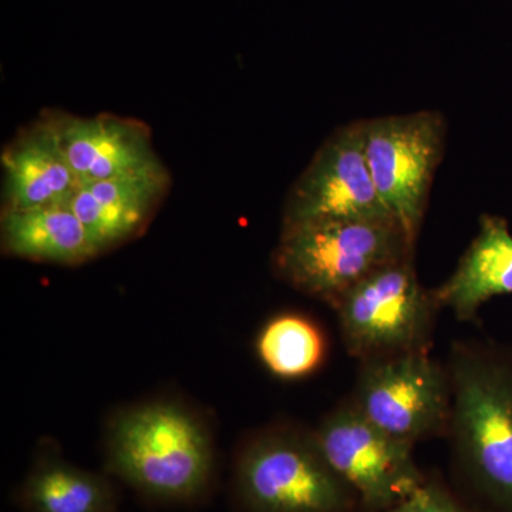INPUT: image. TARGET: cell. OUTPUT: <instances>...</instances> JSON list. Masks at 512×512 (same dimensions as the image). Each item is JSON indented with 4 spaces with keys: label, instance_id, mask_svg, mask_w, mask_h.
I'll return each mask as SVG.
<instances>
[{
    "label": "cell",
    "instance_id": "6da1fadb",
    "mask_svg": "<svg viewBox=\"0 0 512 512\" xmlns=\"http://www.w3.org/2000/svg\"><path fill=\"white\" fill-rule=\"evenodd\" d=\"M446 365L453 485L485 512H512V345L454 340Z\"/></svg>",
    "mask_w": 512,
    "mask_h": 512
},
{
    "label": "cell",
    "instance_id": "7a4b0ae2",
    "mask_svg": "<svg viewBox=\"0 0 512 512\" xmlns=\"http://www.w3.org/2000/svg\"><path fill=\"white\" fill-rule=\"evenodd\" d=\"M104 470L151 503L191 505L210 494L214 436L197 410L175 399L127 404L103 434Z\"/></svg>",
    "mask_w": 512,
    "mask_h": 512
},
{
    "label": "cell",
    "instance_id": "3957f363",
    "mask_svg": "<svg viewBox=\"0 0 512 512\" xmlns=\"http://www.w3.org/2000/svg\"><path fill=\"white\" fill-rule=\"evenodd\" d=\"M231 495L237 512H362L315 430L291 420L265 424L239 443Z\"/></svg>",
    "mask_w": 512,
    "mask_h": 512
},
{
    "label": "cell",
    "instance_id": "277c9868",
    "mask_svg": "<svg viewBox=\"0 0 512 512\" xmlns=\"http://www.w3.org/2000/svg\"><path fill=\"white\" fill-rule=\"evenodd\" d=\"M397 221H318L282 227L272 271L295 291L335 308L384 266L416 255Z\"/></svg>",
    "mask_w": 512,
    "mask_h": 512
},
{
    "label": "cell",
    "instance_id": "5b68a950",
    "mask_svg": "<svg viewBox=\"0 0 512 512\" xmlns=\"http://www.w3.org/2000/svg\"><path fill=\"white\" fill-rule=\"evenodd\" d=\"M333 311L346 353L360 363L431 353L443 309L434 289L421 284L410 255L360 282Z\"/></svg>",
    "mask_w": 512,
    "mask_h": 512
},
{
    "label": "cell",
    "instance_id": "8992f818",
    "mask_svg": "<svg viewBox=\"0 0 512 512\" xmlns=\"http://www.w3.org/2000/svg\"><path fill=\"white\" fill-rule=\"evenodd\" d=\"M440 111L390 114L363 120L367 164L380 198L413 241H419L434 175L446 148Z\"/></svg>",
    "mask_w": 512,
    "mask_h": 512
},
{
    "label": "cell",
    "instance_id": "52a82bcc",
    "mask_svg": "<svg viewBox=\"0 0 512 512\" xmlns=\"http://www.w3.org/2000/svg\"><path fill=\"white\" fill-rule=\"evenodd\" d=\"M357 410L377 429L416 447L446 440L451 382L446 362L413 353L360 362L349 393Z\"/></svg>",
    "mask_w": 512,
    "mask_h": 512
},
{
    "label": "cell",
    "instance_id": "ba28073f",
    "mask_svg": "<svg viewBox=\"0 0 512 512\" xmlns=\"http://www.w3.org/2000/svg\"><path fill=\"white\" fill-rule=\"evenodd\" d=\"M323 456L350 490L362 512H387L419 490L427 474L414 447L377 429L349 394L313 427Z\"/></svg>",
    "mask_w": 512,
    "mask_h": 512
},
{
    "label": "cell",
    "instance_id": "9c48e42d",
    "mask_svg": "<svg viewBox=\"0 0 512 512\" xmlns=\"http://www.w3.org/2000/svg\"><path fill=\"white\" fill-rule=\"evenodd\" d=\"M318 221H397L373 183L363 120L336 128L286 197L282 227Z\"/></svg>",
    "mask_w": 512,
    "mask_h": 512
},
{
    "label": "cell",
    "instance_id": "30bf717a",
    "mask_svg": "<svg viewBox=\"0 0 512 512\" xmlns=\"http://www.w3.org/2000/svg\"><path fill=\"white\" fill-rule=\"evenodd\" d=\"M46 114L82 184L165 170L154 151L150 131L141 121L113 114Z\"/></svg>",
    "mask_w": 512,
    "mask_h": 512
},
{
    "label": "cell",
    "instance_id": "8fae6325",
    "mask_svg": "<svg viewBox=\"0 0 512 512\" xmlns=\"http://www.w3.org/2000/svg\"><path fill=\"white\" fill-rule=\"evenodd\" d=\"M3 210L70 204L80 180L47 114L2 154Z\"/></svg>",
    "mask_w": 512,
    "mask_h": 512
},
{
    "label": "cell",
    "instance_id": "7c38bea8",
    "mask_svg": "<svg viewBox=\"0 0 512 512\" xmlns=\"http://www.w3.org/2000/svg\"><path fill=\"white\" fill-rule=\"evenodd\" d=\"M434 295L441 309L454 313L458 322H477L484 303L512 295V234L501 215L483 214L478 232L456 269Z\"/></svg>",
    "mask_w": 512,
    "mask_h": 512
},
{
    "label": "cell",
    "instance_id": "4fadbf2b",
    "mask_svg": "<svg viewBox=\"0 0 512 512\" xmlns=\"http://www.w3.org/2000/svg\"><path fill=\"white\" fill-rule=\"evenodd\" d=\"M168 184L167 170L80 184L70 208L101 252L136 237Z\"/></svg>",
    "mask_w": 512,
    "mask_h": 512
},
{
    "label": "cell",
    "instance_id": "5bb4252c",
    "mask_svg": "<svg viewBox=\"0 0 512 512\" xmlns=\"http://www.w3.org/2000/svg\"><path fill=\"white\" fill-rule=\"evenodd\" d=\"M0 242L5 254L56 265H80L101 254L69 204L2 210Z\"/></svg>",
    "mask_w": 512,
    "mask_h": 512
},
{
    "label": "cell",
    "instance_id": "9a60e30c",
    "mask_svg": "<svg viewBox=\"0 0 512 512\" xmlns=\"http://www.w3.org/2000/svg\"><path fill=\"white\" fill-rule=\"evenodd\" d=\"M18 504L25 512H117L119 497L109 477L50 451L36 457Z\"/></svg>",
    "mask_w": 512,
    "mask_h": 512
},
{
    "label": "cell",
    "instance_id": "2e32d148",
    "mask_svg": "<svg viewBox=\"0 0 512 512\" xmlns=\"http://www.w3.org/2000/svg\"><path fill=\"white\" fill-rule=\"evenodd\" d=\"M255 353L269 375L295 382L316 375L325 366L329 339L318 320L311 316L279 312L259 329Z\"/></svg>",
    "mask_w": 512,
    "mask_h": 512
},
{
    "label": "cell",
    "instance_id": "e0dca14e",
    "mask_svg": "<svg viewBox=\"0 0 512 512\" xmlns=\"http://www.w3.org/2000/svg\"><path fill=\"white\" fill-rule=\"evenodd\" d=\"M387 512H485L440 477H427L426 483L407 500Z\"/></svg>",
    "mask_w": 512,
    "mask_h": 512
}]
</instances>
